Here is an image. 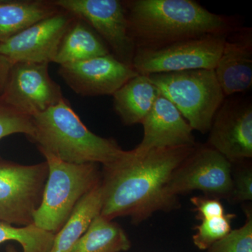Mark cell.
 Here are the masks:
<instances>
[{
	"instance_id": "12",
	"label": "cell",
	"mask_w": 252,
	"mask_h": 252,
	"mask_svg": "<svg viewBox=\"0 0 252 252\" xmlns=\"http://www.w3.org/2000/svg\"><path fill=\"white\" fill-rule=\"evenodd\" d=\"M75 18L61 9L0 42V54L12 64L54 63L63 36Z\"/></svg>"
},
{
	"instance_id": "2",
	"label": "cell",
	"mask_w": 252,
	"mask_h": 252,
	"mask_svg": "<svg viewBox=\"0 0 252 252\" xmlns=\"http://www.w3.org/2000/svg\"><path fill=\"white\" fill-rule=\"evenodd\" d=\"M124 4L136 50L226 35L239 26L233 18L210 12L193 0H128Z\"/></svg>"
},
{
	"instance_id": "23",
	"label": "cell",
	"mask_w": 252,
	"mask_h": 252,
	"mask_svg": "<svg viewBox=\"0 0 252 252\" xmlns=\"http://www.w3.org/2000/svg\"><path fill=\"white\" fill-rule=\"evenodd\" d=\"M247 220L238 229L231 230L225 237L207 249L206 252H252V214L245 209Z\"/></svg>"
},
{
	"instance_id": "24",
	"label": "cell",
	"mask_w": 252,
	"mask_h": 252,
	"mask_svg": "<svg viewBox=\"0 0 252 252\" xmlns=\"http://www.w3.org/2000/svg\"><path fill=\"white\" fill-rule=\"evenodd\" d=\"M33 131L32 117L0 102V140L14 134H24L29 138Z\"/></svg>"
},
{
	"instance_id": "11",
	"label": "cell",
	"mask_w": 252,
	"mask_h": 252,
	"mask_svg": "<svg viewBox=\"0 0 252 252\" xmlns=\"http://www.w3.org/2000/svg\"><path fill=\"white\" fill-rule=\"evenodd\" d=\"M207 146L231 163L252 157V102L245 97H225L214 117Z\"/></svg>"
},
{
	"instance_id": "20",
	"label": "cell",
	"mask_w": 252,
	"mask_h": 252,
	"mask_svg": "<svg viewBox=\"0 0 252 252\" xmlns=\"http://www.w3.org/2000/svg\"><path fill=\"white\" fill-rule=\"evenodd\" d=\"M130 248V240L122 226L99 215L71 252H122Z\"/></svg>"
},
{
	"instance_id": "4",
	"label": "cell",
	"mask_w": 252,
	"mask_h": 252,
	"mask_svg": "<svg viewBox=\"0 0 252 252\" xmlns=\"http://www.w3.org/2000/svg\"><path fill=\"white\" fill-rule=\"evenodd\" d=\"M49 167L42 200L34 212V224L56 234L67 222L79 202L99 185V164H74L49 154H41Z\"/></svg>"
},
{
	"instance_id": "15",
	"label": "cell",
	"mask_w": 252,
	"mask_h": 252,
	"mask_svg": "<svg viewBox=\"0 0 252 252\" xmlns=\"http://www.w3.org/2000/svg\"><path fill=\"white\" fill-rule=\"evenodd\" d=\"M215 74L225 97L252 86V29L238 26L225 36Z\"/></svg>"
},
{
	"instance_id": "21",
	"label": "cell",
	"mask_w": 252,
	"mask_h": 252,
	"mask_svg": "<svg viewBox=\"0 0 252 252\" xmlns=\"http://www.w3.org/2000/svg\"><path fill=\"white\" fill-rule=\"evenodd\" d=\"M55 234L41 229L34 223L16 226L0 220V245L16 241L22 247L23 252H49Z\"/></svg>"
},
{
	"instance_id": "25",
	"label": "cell",
	"mask_w": 252,
	"mask_h": 252,
	"mask_svg": "<svg viewBox=\"0 0 252 252\" xmlns=\"http://www.w3.org/2000/svg\"><path fill=\"white\" fill-rule=\"evenodd\" d=\"M240 162L241 166L233 175V189L228 200L243 203L252 200V170L251 165Z\"/></svg>"
},
{
	"instance_id": "18",
	"label": "cell",
	"mask_w": 252,
	"mask_h": 252,
	"mask_svg": "<svg viewBox=\"0 0 252 252\" xmlns=\"http://www.w3.org/2000/svg\"><path fill=\"white\" fill-rule=\"evenodd\" d=\"M60 10L49 0H0V42Z\"/></svg>"
},
{
	"instance_id": "16",
	"label": "cell",
	"mask_w": 252,
	"mask_h": 252,
	"mask_svg": "<svg viewBox=\"0 0 252 252\" xmlns=\"http://www.w3.org/2000/svg\"><path fill=\"white\" fill-rule=\"evenodd\" d=\"M160 93L147 75L138 74L113 94V107L126 126L142 124Z\"/></svg>"
},
{
	"instance_id": "28",
	"label": "cell",
	"mask_w": 252,
	"mask_h": 252,
	"mask_svg": "<svg viewBox=\"0 0 252 252\" xmlns=\"http://www.w3.org/2000/svg\"><path fill=\"white\" fill-rule=\"evenodd\" d=\"M5 252H18V251L16 250V249L15 248L14 246H13V245H9L6 246Z\"/></svg>"
},
{
	"instance_id": "27",
	"label": "cell",
	"mask_w": 252,
	"mask_h": 252,
	"mask_svg": "<svg viewBox=\"0 0 252 252\" xmlns=\"http://www.w3.org/2000/svg\"><path fill=\"white\" fill-rule=\"evenodd\" d=\"M11 65L12 63L2 55L0 54V97L4 91Z\"/></svg>"
},
{
	"instance_id": "8",
	"label": "cell",
	"mask_w": 252,
	"mask_h": 252,
	"mask_svg": "<svg viewBox=\"0 0 252 252\" xmlns=\"http://www.w3.org/2000/svg\"><path fill=\"white\" fill-rule=\"evenodd\" d=\"M59 9L84 21L103 40L111 54L132 66L136 46L129 31L124 1L53 0Z\"/></svg>"
},
{
	"instance_id": "22",
	"label": "cell",
	"mask_w": 252,
	"mask_h": 252,
	"mask_svg": "<svg viewBox=\"0 0 252 252\" xmlns=\"http://www.w3.org/2000/svg\"><path fill=\"white\" fill-rule=\"evenodd\" d=\"M233 214H224L223 216L201 220L194 230V245L200 250H207L213 244L225 237L231 230V223L235 218Z\"/></svg>"
},
{
	"instance_id": "6",
	"label": "cell",
	"mask_w": 252,
	"mask_h": 252,
	"mask_svg": "<svg viewBox=\"0 0 252 252\" xmlns=\"http://www.w3.org/2000/svg\"><path fill=\"white\" fill-rule=\"evenodd\" d=\"M48 175L46 160L22 165L0 157V220L16 226L32 224Z\"/></svg>"
},
{
	"instance_id": "14",
	"label": "cell",
	"mask_w": 252,
	"mask_h": 252,
	"mask_svg": "<svg viewBox=\"0 0 252 252\" xmlns=\"http://www.w3.org/2000/svg\"><path fill=\"white\" fill-rule=\"evenodd\" d=\"M142 124L143 137L132 149L136 154L197 144L192 127L180 111L161 94Z\"/></svg>"
},
{
	"instance_id": "9",
	"label": "cell",
	"mask_w": 252,
	"mask_h": 252,
	"mask_svg": "<svg viewBox=\"0 0 252 252\" xmlns=\"http://www.w3.org/2000/svg\"><path fill=\"white\" fill-rule=\"evenodd\" d=\"M233 189V164L211 147L197 144L176 168L169 182L170 195L200 190L215 198L229 199Z\"/></svg>"
},
{
	"instance_id": "26",
	"label": "cell",
	"mask_w": 252,
	"mask_h": 252,
	"mask_svg": "<svg viewBox=\"0 0 252 252\" xmlns=\"http://www.w3.org/2000/svg\"><path fill=\"white\" fill-rule=\"evenodd\" d=\"M197 212V219L203 220L223 216L224 207L219 199L210 197H193L190 199Z\"/></svg>"
},
{
	"instance_id": "17",
	"label": "cell",
	"mask_w": 252,
	"mask_h": 252,
	"mask_svg": "<svg viewBox=\"0 0 252 252\" xmlns=\"http://www.w3.org/2000/svg\"><path fill=\"white\" fill-rule=\"evenodd\" d=\"M109 54V48L98 34L76 17L63 36L54 63L63 65Z\"/></svg>"
},
{
	"instance_id": "19",
	"label": "cell",
	"mask_w": 252,
	"mask_h": 252,
	"mask_svg": "<svg viewBox=\"0 0 252 252\" xmlns=\"http://www.w3.org/2000/svg\"><path fill=\"white\" fill-rule=\"evenodd\" d=\"M103 203L101 182L86 194L74 210L67 222L55 234L54 243L49 252H71L74 245L85 233L91 223L100 215Z\"/></svg>"
},
{
	"instance_id": "1",
	"label": "cell",
	"mask_w": 252,
	"mask_h": 252,
	"mask_svg": "<svg viewBox=\"0 0 252 252\" xmlns=\"http://www.w3.org/2000/svg\"><path fill=\"white\" fill-rule=\"evenodd\" d=\"M196 146L152 149L143 154L125 151L103 165L101 216L112 220L130 217L137 224L157 212L178 208V198L170 195L167 186L176 168Z\"/></svg>"
},
{
	"instance_id": "3",
	"label": "cell",
	"mask_w": 252,
	"mask_h": 252,
	"mask_svg": "<svg viewBox=\"0 0 252 252\" xmlns=\"http://www.w3.org/2000/svg\"><path fill=\"white\" fill-rule=\"evenodd\" d=\"M32 119L34 131L28 139L41 154H51L63 161L103 166L125 152L114 139L89 130L65 98Z\"/></svg>"
},
{
	"instance_id": "10",
	"label": "cell",
	"mask_w": 252,
	"mask_h": 252,
	"mask_svg": "<svg viewBox=\"0 0 252 252\" xmlns=\"http://www.w3.org/2000/svg\"><path fill=\"white\" fill-rule=\"evenodd\" d=\"M61 86L50 77L49 64L15 63L0 102L32 117L64 99Z\"/></svg>"
},
{
	"instance_id": "13",
	"label": "cell",
	"mask_w": 252,
	"mask_h": 252,
	"mask_svg": "<svg viewBox=\"0 0 252 252\" xmlns=\"http://www.w3.org/2000/svg\"><path fill=\"white\" fill-rule=\"evenodd\" d=\"M58 73L75 94L83 97L113 95L139 74L112 54L60 65Z\"/></svg>"
},
{
	"instance_id": "5",
	"label": "cell",
	"mask_w": 252,
	"mask_h": 252,
	"mask_svg": "<svg viewBox=\"0 0 252 252\" xmlns=\"http://www.w3.org/2000/svg\"><path fill=\"white\" fill-rule=\"evenodd\" d=\"M149 77L193 130L209 132L214 117L225 98L214 69L162 73Z\"/></svg>"
},
{
	"instance_id": "7",
	"label": "cell",
	"mask_w": 252,
	"mask_h": 252,
	"mask_svg": "<svg viewBox=\"0 0 252 252\" xmlns=\"http://www.w3.org/2000/svg\"><path fill=\"white\" fill-rule=\"evenodd\" d=\"M226 35L187 39L158 49H137L132 67L139 74L147 76L193 69H215Z\"/></svg>"
}]
</instances>
